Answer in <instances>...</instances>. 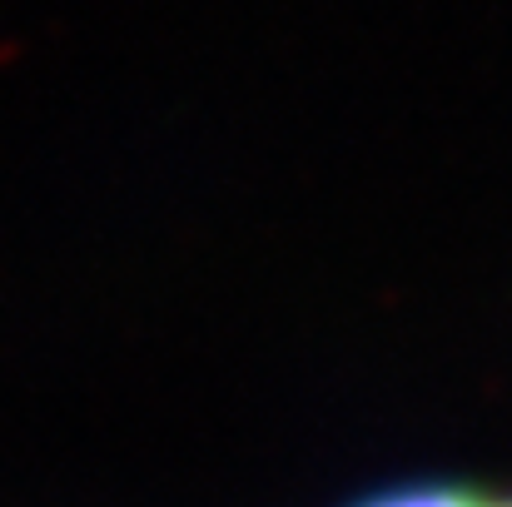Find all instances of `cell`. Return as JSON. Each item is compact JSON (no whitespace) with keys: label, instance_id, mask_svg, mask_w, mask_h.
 <instances>
[{"label":"cell","instance_id":"obj_2","mask_svg":"<svg viewBox=\"0 0 512 507\" xmlns=\"http://www.w3.org/2000/svg\"><path fill=\"white\" fill-rule=\"evenodd\" d=\"M483 507H512V503H483Z\"/></svg>","mask_w":512,"mask_h":507},{"label":"cell","instance_id":"obj_1","mask_svg":"<svg viewBox=\"0 0 512 507\" xmlns=\"http://www.w3.org/2000/svg\"><path fill=\"white\" fill-rule=\"evenodd\" d=\"M363 507H483V498H473L468 488H408V493L368 498Z\"/></svg>","mask_w":512,"mask_h":507}]
</instances>
